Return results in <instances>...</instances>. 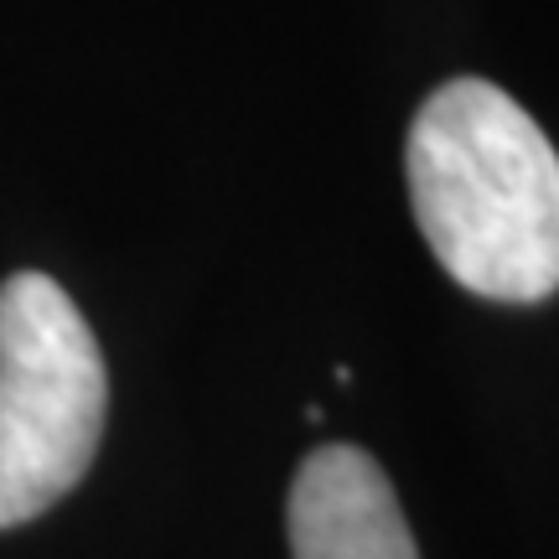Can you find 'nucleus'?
I'll use <instances>...</instances> for the list:
<instances>
[{"mask_svg":"<svg viewBox=\"0 0 559 559\" xmlns=\"http://www.w3.org/2000/svg\"><path fill=\"white\" fill-rule=\"evenodd\" d=\"M404 171L419 234L456 285L513 306L559 290V151L498 83L436 88Z\"/></svg>","mask_w":559,"mask_h":559,"instance_id":"obj_1","label":"nucleus"},{"mask_svg":"<svg viewBox=\"0 0 559 559\" xmlns=\"http://www.w3.org/2000/svg\"><path fill=\"white\" fill-rule=\"evenodd\" d=\"M296 559H419L383 466L358 445H321L290 487Z\"/></svg>","mask_w":559,"mask_h":559,"instance_id":"obj_3","label":"nucleus"},{"mask_svg":"<svg viewBox=\"0 0 559 559\" xmlns=\"http://www.w3.org/2000/svg\"><path fill=\"white\" fill-rule=\"evenodd\" d=\"M109 409L104 353L58 280L0 285V528L32 523L94 466Z\"/></svg>","mask_w":559,"mask_h":559,"instance_id":"obj_2","label":"nucleus"}]
</instances>
